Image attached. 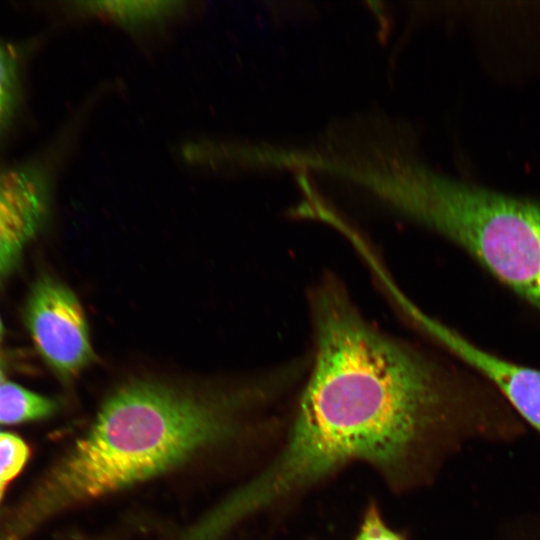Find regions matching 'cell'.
I'll return each mask as SVG.
<instances>
[{
    "label": "cell",
    "instance_id": "cell-11",
    "mask_svg": "<svg viewBox=\"0 0 540 540\" xmlns=\"http://www.w3.org/2000/svg\"><path fill=\"white\" fill-rule=\"evenodd\" d=\"M355 540H404L383 521L378 508L370 505L361 523Z\"/></svg>",
    "mask_w": 540,
    "mask_h": 540
},
{
    "label": "cell",
    "instance_id": "cell-7",
    "mask_svg": "<svg viewBox=\"0 0 540 540\" xmlns=\"http://www.w3.org/2000/svg\"><path fill=\"white\" fill-rule=\"evenodd\" d=\"M182 5L178 1H87L79 2L78 9L137 28L171 18L183 9Z\"/></svg>",
    "mask_w": 540,
    "mask_h": 540
},
{
    "label": "cell",
    "instance_id": "cell-12",
    "mask_svg": "<svg viewBox=\"0 0 540 540\" xmlns=\"http://www.w3.org/2000/svg\"><path fill=\"white\" fill-rule=\"evenodd\" d=\"M6 382V376H5V372H4V369H3V366L0 362V386Z\"/></svg>",
    "mask_w": 540,
    "mask_h": 540
},
{
    "label": "cell",
    "instance_id": "cell-1",
    "mask_svg": "<svg viewBox=\"0 0 540 540\" xmlns=\"http://www.w3.org/2000/svg\"><path fill=\"white\" fill-rule=\"evenodd\" d=\"M310 312L313 358L288 439L228 497L239 519L353 460L398 479L453 423L454 392L438 366L365 319L339 280L317 284Z\"/></svg>",
    "mask_w": 540,
    "mask_h": 540
},
{
    "label": "cell",
    "instance_id": "cell-14",
    "mask_svg": "<svg viewBox=\"0 0 540 540\" xmlns=\"http://www.w3.org/2000/svg\"><path fill=\"white\" fill-rule=\"evenodd\" d=\"M5 487H6L5 485H0V500H1L2 496H3Z\"/></svg>",
    "mask_w": 540,
    "mask_h": 540
},
{
    "label": "cell",
    "instance_id": "cell-9",
    "mask_svg": "<svg viewBox=\"0 0 540 540\" xmlns=\"http://www.w3.org/2000/svg\"><path fill=\"white\" fill-rule=\"evenodd\" d=\"M18 69L11 50L0 43V130L9 119L17 94Z\"/></svg>",
    "mask_w": 540,
    "mask_h": 540
},
{
    "label": "cell",
    "instance_id": "cell-6",
    "mask_svg": "<svg viewBox=\"0 0 540 540\" xmlns=\"http://www.w3.org/2000/svg\"><path fill=\"white\" fill-rule=\"evenodd\" d=\"M416 318L432 336L495 384L540 433V371L498 358L421 313Z\"/></svg>",
    "mask_w": 540,
    "mask_h": 540
},
{
    "label": "cell",
    "instance_id": "cell-3",
    "mask_svg": "<svg viewBox=\"0 0 540 540\" xmlns=\"http://www.w3.org/2000/svg\"><path fill=\"white\" fill-rule=\"evenodd\" d=\"M407 208L540 309V202L432 177Z\"/></svg>",
    "mask_w": 540,
    "mask_h": 540
},
{
    "label": "cell",
    "instance_id": "cell-10",
    "mask_svg": "<svg viewBox=\"0 0 540 540\" xmlns=\"http://www.w3.org/2000/svg\"><path fill=\"white\" fill-rule=\"evenodd\" d=\"M28 454V447L20 437L0 433V485L6 486L22 470Z\"/></svg>",
    "mask_w": 540,
    "mask_h": 540
},
{
    "label": "cell",
    "instance_id": "cell-2",
    "mask_svg": "<svg viewBox=\"0 0 540 540\" xmlns=\"http://www.w3.org/2000/svg\"><path fill=\"white\" fill-rule=\"evenodd\" d=\"M277 391L272 375L220 390L142 379L121 385L52 472L45 508L123 491L228 444L250 410Z\"/></svg>",
    "mask_w": 540,
    "mask_h": 540
},
{
    "label": "cell",
    "instance_id": "cell-13",
    "mask_svg": "<svg viewBox=\"0 0 540 540\" xmlns=\"http://www.w3.org/2000/svg\"><path fill=\"white\" fill-rule=\"evenodd\" d=\"M2 338H3V325H2L1 318H0V345H1V342H2Z\"/></svg>",
    "mask_w": 540,
    "mask_h": 540
},
{
    "label": "cell",
    "instance_id": "cell-8",
    "mask_svg": "<svg viewBox=\"0 0 540 540\" xmlns=\"http://www.w3.org/2000/svg\"><path fill=\"white\" fill-rule=\"evenodd\" d=\"M56 409L50 398L20 385L5 382L0 386V423L15 424L49 416Z\"/></svg>",
    "mask_w": 540,
    "mask_h": 540
},
{
    "label": "cell",
    "instance_id": "cell-5",
    "mask_svg": "<svg viewBox=\"0 0 540 540\" xmlns=\"http://www.w3.org/2000/svg\"><path fill=\"white\" fill-rule=\"evenodd\" d=\"M49 197V184L40 170L20 167L0 172V281L43 226Z\"/></svg>",
    "mask_w": 540,
    "mask_h": 540
},
{
    "label": "cell",
    "instance_id": "cell-4",
    "mask_svg": "<svg viewBox=\"0 0 540 540\" xmlns=\"http://www.w3.org/2000/svg\"><path fill=\"white\" fill-rule=\"evenodd\" d=\"M25 320L38 352L60 377H75L93 360L82 306L60 281L44 275L35 282Z\"/></svg>",
    "mask_w": 540,
    "mask_h": 540
}]
</instances>
